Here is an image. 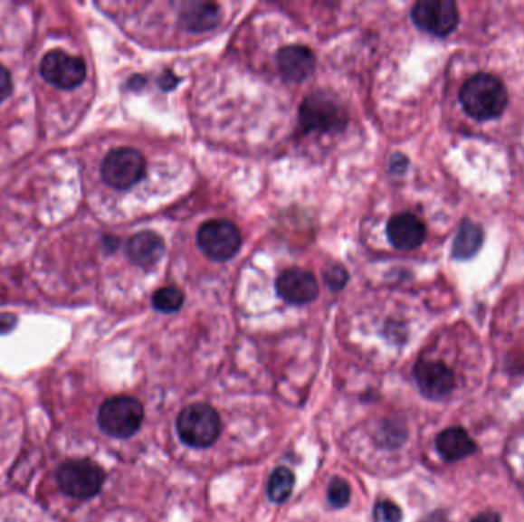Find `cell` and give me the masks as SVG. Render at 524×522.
<instances>
[{"label":"cell","mask_w":524,"mask_h":522,"mask_svg":"<svg viewBox=\"0 0 524 522\" xmlns=\"http://www.w3.org/2000/svg\"><path fill=\"white\" fill-rule=\"evenodd\" d=\"M300 125L304 132H335L344 129L347 114L338 100L324 92H316L302 101Z\"/></svg>","instance_id":"5"},{"label":"cell","mask_w":524,"mask_h":522,"mask_svg":"<svg viewBox=\"0 0 524 522\" xmlns=\"http://www.w3.org/2000/svg\"><path fill=\"white\" fill-rule=\"evenodd\" d=\"M349 495H351V489H349V484L345 479L336 477L329 481L327 497H329V504L333 508H345L349 503Z\"/></svg>","instance_id":"20"},{"label":"cell","mask_w":524,"mask_h":522,"mask_svg":"<svg viewBox=\"0 0 524 522\" xmlns=\"http://www.w3.org/2000/svg\"><path fill=\"white\" fill-rule=\"evenodd\" d=\"M472 522H500V517L497 513L484 512L480 513L479 517H475Z\"/></svg>","instance_id":"27"},{"label":"cell","mask_w":524,"mask_h":522,"mask_svg":"<svg viewBox=\"0 0 524 522\" xmlns=\"http://www.w3.org/2000/svg\"><path fill=\"white\" fill-rule=\"evenodd\" d=\"M375 517L379 522H400L404 513H402L397 504L388 501V499H384V501H379V503L376 504Z\"/></svg>","instance_id":"21"},{"label":"cell","mask_w":524,"mask_h":522,"mask_svg":"<svg viewBox=\"0 0 524 522\" xmlns=\"http://www.w3.org/2000/svg\"><path fill=\"white\" fill-rule=\"evenodd\" d=\"M41 74L50 85L61 90H72L86 79V65L81 57L54 50L42 59Z\"/></svg>","instance_id":"9"},{"label":"cell","mask_w":524,"mask_h":522,"mask_svg":"<svg viewBox=\"0 0 524 522\" xmlns=\"http://www.w3.org/2000/svg\"><path fill=\"white\" fill-rule=\"evenodd\" d=\"M176 432L187 446L209 448L220 437V415L209 404H189L176 418Z\"/></svg>","instance_id":"2"},{"label":"cell","mask_w":524,"mask_h":522,"mask_svg":"<svg viewBox=\"0 0 524 522\" xmlns=\"http://www.w3.org/2000/svg\"><path fill=\"white\" fill-rule=\"evenodd\" d=\"M411 17L419 30L446 37L459 25L457 4L453 0H420L411 11Z\"/></svg>","instance_id":"8"},{"label":"cell","mask_w":524,"mask_h":522,"mask_svg":"<svg viewBox=\"0 0 524 522\" xmlns=\"http://www.w3.org/2000/svg\"><path fill=\"white\" fill-rule=\"evenodd\" d=\"M176 83H178V79H176V77H175V75L172 74V72H169V71H167L166 74L161 75L160 79L161 90H174L175 86H176Z\"/></svg>","instance_id":"26"},{"label":"cell","mask_w":524,"mask_h":522,"mask_svg":"<svg viewBox=\"0 0 524 522\" xmlns=\"http://www.w3.org/2000/svg\"><path fill=\"white\" fill-rule=\"evenodd\" d=\"M295 489V473L287 468H278L273 470L267 486V495L270 501L281 504L289 499Z\"/></svg>","instance_id":"18"},{"label":"cell","mask_w":524,"mask_h":522,"mask_svg":"<svg viewBox=\"0 0 524 522\" xmlns=\"http://www.w3.org/2000/svg\"><path fill=\"white\" fill-rule=\"evenodd\" d=\"M408 167V158L402 154H395L391 157L390 169L393 174H404Z\"/></svg>","instance_id":"24"},{"label":"cell","mask_w":524,"mask_h":522,"mask_svg":"<svg viewBox=\"0 0 524 522\" xmlns=\"http://www.w3.org/2000/svg\"><path fill=\"white\" fill-rule=\"evenodd\" d=\"M126 253L132 264L140 269H152L165 254V242L160 234L140 232L128 241Z\"/></svg>","instance_id":"14"},{"label":"cell","mask_w":524,"mask_h":522,"mask_svg":"<svg viewBox=\"0 0 524 522\" xmlns=\"http://www.w3.org/2000/svg\"><path fill=\"white\" fill-rule=\"evenodd\" d=\"M460 103L472 119L490 121L499 119L506 109L508 90L499 77L479 72L464 81L460 90Z\"/></svg>","instance_id":"1"},{"label":"cell","mask_w":524,"mask_h":522,"mask_svg":"<svg viewBox=\"0 0 524 522\" xmlns=\"http://www.w3.org/2000/svg\"><path fill=\"white\" fill-rule=\"evenodd\" d=\"M276 291L289 304L305 305L318 298L319 284L307 270L289 269L276 280Z\"/></svg>","instance_id":"10"},{"label":"cell","mask_w":524,"mask_h":522,"mask_svg":"<svg viewBox=\"0 0 524 522\" xmlns=\"http://www.w3.org/2000/svg\"><path fill=\"white\" fill-rule=\"evenodd\" d=\"M183 302H185V294L175 287L157 289L154 298H152L154 308L158 309L161 313H176L183 307Z\"/></svg>","instance_id":"19"},{"label":"cell","mask_w":524,"mask_h":522,"mask_svg":"<svg viewBox=\"0 0 524 522\" xmlns=\"http://www.w3.org/2000/svg\"><path fill=\"white\" fill-rule=\"evenodd\" d=\"M316 55L313 51L302 45H289L278 52V68L282 77L291 83L304 81L313 74Z\"/></svg>","instance_id":"13"},{"label":"cell","mask_w":524,"mask_h":522,"mask_svg":"<svg viewBox=\"0 0 524 522\" xmlns=\"http://www.w3.org/2000/svg\"><path fill=\"white\" fill-rule=\"evenodd\" d=\"M414 377L420 393L431 400L446 397L454 389V373L442 362H419L415 365Z\"/></svg>","instance_id":"11"},{"label":"cell","mask_w":524,"mask_h":522,"mask_svg":"<svg viewBox=\"0 0 524 522\" xmlns=\"http://www.w3.org/2000/svg\"><path fill=\"white\" fill-rule=\"evenodd\" d=\"M105 478V470L86 458L70 460L57 470V483L62 492L75 499L94 498L103 488Z\"/></svg>","instance_id":"4"},{"label":"cell","mask_w":524,"mask_h":522,"mask_svg":"<svg viewBox=\"0 0 524 522\" xmlns=\"http://www.w3.org/2000/svg\"><path fill=\"white\" fill-rule=\"evenodd\" d=\"M145 418L143 404L134 397L117 395L108 398L99 411V426L114 438H129L138 432Z\"/></svg>","instance_id":"3"},{"label":"cell","mask_w":524,"mask_h":522,"mask_svg":"<svg viewBox=\"0 0 524 522\" xmlns=\"http://www.w3.org/2000/svg\"><path fill=\"white\" fill-rule=\"evenodd\" d=\"M196 242L205 258L224 262L238 253L241 233L238 227L227 219H210L198 230Z\"/></svg>","instance_id":"7"},{"label":"cell","mask_w":524,"mask_h":522,"mask_svg":"<svg viewBox=\"0 0 524 522\" xmlns=\"http://www.w3.org/2000/svg\"><path fill=\"white\" fill-rule=\"evenodd\" d=\"M220 6L212 2H189L181 8V25L192 33L214 30L220 24Z\"/></svg>","instance_id":"16"},{"label":"cell","mask_w":524,"mask_h":522,"mask_svg":"<svg viewBox=\"0 0 524 522\" xmlns=\"http://www.w3.org/2000/svg\"><path fill=\"white\" fill-rule=\"evenodd\" d=\"M13 90V80H11L10 71L0 65V103H4L10 97Z\"/></svg>","instance_id":"23"},{"label":"cell","mask_w":524,"mask_h":522,"mask_svg":"<svg viewBox=\"0 0 524 522\" xmlns=\"http://www.w3.org/2000/svg\"><path fill=\"white\" fill-rule=\"evenodd\" d=\"M145 157L132 147L110 150L101 165V178L110 187L128 190L145 176Z\"/></svg>","instance_id":"6"},{"label":"cell","mask_w":524,"mask_h":522,"mask_svg":"<svg viewBox=\"0 0 524 522\" xmlns=\"http://www.w3.org/2000/svg\"><path fill=\"white\" fill-rule=\"evenodd\" d=\"M435 448L440 457L448 463H455L463 458L470 457L477 451L470 433L462 428L444 429L435 438Z\"/></svg>","instance_id":"15"},{"label":"cell","mask_w":524,"mask_h":522,"mask_svg":"<svg viewBox=\"0 0 524 522\" xmlns=\"http://www.w3.org/2000/svg\"><path fill=\"white\" fill-rule=\"evenodd\" d=\"M17 324V318L14 314L0 313V333H10L11 329H14Z\"/></svg>","instance_id":"25"},{"label":"cell","mask_w":524,"mask_h":522,"mask_svg":"<svg viewBox=\"0 0 524 522\" xmlns=\"http://www.w3.org/2000/svg\"><path fill=\"white\" fill-rule=\"evenodd\" d=\"M484 230L471 219H463L453 244V258L455 261H470L479 253L484 244Z\"/></svg>","instance_id":"17"},{"label":"cell","mask_w":524,"mask_h":522,"mask_svg":"<svg viewBox=\"0 0 524 522\" xmlns=\"http://www.w3.org/2000/svg\"><path fill=\"white\" fill-rule=\"evenodd\" d=\"M325 284L329 285L333 291H339L348 282L347 270L339 264H333L324 271Z\"/></svg>","instance_id":"22"},{"label":"cell","mask_w":524,"mask_h":522,"mask_svg":"<svg viewBox=\"0 0 524 522\" xmlns=\"http://www.w3.org/2000/svg\"><path fill=\"white\" fill-rule=\"evenodd\" d=\"M386 236L395 249L410 252L424 244L426 227L415 214H399L393 216L386 225Z\"/></svg>","instance_id":"12"}]
</instances>
